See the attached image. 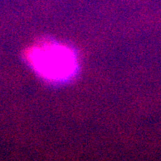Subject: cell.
Returning a JSON list of instances; mask_svg holds the SVG:
<instances>
[{"mask_svg":"<svg viewBox=\"0 0 161 161\" xmlns=\"http://www.w3.org/2000/svg\"><path fill=\"white\" fill-rule=\"evenodd\" d=\"M31 64L43 78L64 80L72 76L76 69V58L69 48L54 43L37 46L29 54Z\"/></svg>","mask_w":161,"mask_h":161,"instance_id":"1","label":"cell"}]
</instances>
